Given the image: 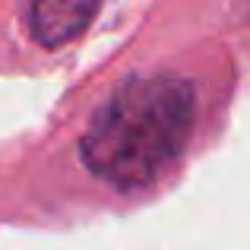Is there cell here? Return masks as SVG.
Segmentation results:
<instances>
[{
    "label": "cell",
    "instance_id": "1",
    "mask_svg": "<svg viewBox=\"0 0 250 250\" xmlns=\"http://www.w3.org/2000/svg\"><path fill=\"white\" fill-rule=\"evenodd\" d=\"M196 117V89L184 76H133L95 111L80 140L83 165L117 190L152 184L184 152Z\"/></svg>",
    "mask_w": 250,
    "mask_h": 250
},
{
    "label": "cell",
    "instance_id": "2",
    "mask_svg": "<svg viewBox=\"0 0 250 250\" xmlns=\"http://www.w3.org/2000/svg\"><path fill=\"white\" fill-rule=\"evenodd\" d=\"M102 0H32L29 29L42 48H61L89 29Z\"/></svg>",
    "mask_w": 250,
    "mask_h": 250
}]
</instances>
